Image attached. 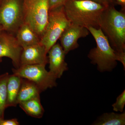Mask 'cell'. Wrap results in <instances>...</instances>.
<instances>
[{
	"label": "cell",
	"instance_id": "cell-21",
	"mask_svg": "<svg viewBox=\"0 0 125 125\" xmlns=\"http://www.w3.org/2000/svg\"><path fill=\"white\" fill-rule=\"evenodd\" d=\"M95 2L101 3L103 4L106 5L107 6L113 5L114 1L112 0H90Z\"/></svg>",
	"mask_w": 125,
	"mask_h": 125
},
{
	"label": "cell",
	"instance_id": "cell-1",
	"mask_svg": "<svg viewBox=\"0 0 125 125\" xmlns=\"http://www.w3.org/2000/svg\"><path fill=\"white\" fill-rule=\"evenodd\" d=\"M64 6L71 22L87 29L90 27L98 29L103 13L109 6L90 0H67Z\"/></svg>",
	"mask_w": 125,
	"mask_h": 125
},
{
	"label": "cell",
	"instance_id": "cell-15",
	"mask_svg": "<svg viewBox=\"0 0 125 125\" xmlns=\"http://www.w3.org/2000/svg\"><path fill=\"white\" fill-rule=\"evenodd\" d=\"M19 104L26 114L32 117L41 118L44 114V109L41 104L40 97L25 101Z\"/></svg>",
	"mask_w": 125,
	"mask_h": 125
},
{
	"label": "cell",
	"instance_id": "cell-23",
	"mask_svg": "<svg viewBox=\"0 0 125 125\" xmlns=\"http://www.w3.org/2000/svg\"><path fill=\"white\" fill-rule=\"evenodd\" d=\"M4 31L3 29V28H2V26L0 25V33L2 32V31Z\"/></svg>",
	"mask_w": 125,
	"mask_h": 125
},
{
	"label": "cell",
	"instance_id": "cell-5",
	"mask_svg": "<svg viewBox=\"0 0 125 125\" xmlns=\"http://www.w3.org/2000/svg\"><path fill=\"white\" fill-rule=\"evenodd\" d=\"M71 23L65 13L64 6L49 10L47 24L40 41L47 52Z\"/></svg>",
	"mask_w": 125,
	"mask_h": 125
},
{
	"label": "cell",
	"instance_id": "cell-20",
	"mask_svg": "<svg viewBox=\"0 0 125 125\" xmlns=\"http://www.w3.org/2000/svg\"><path fill=\"white\" fill-rule=\"evenodd\" d=\"M20 123L16 118L4 120L2 119L0 125H19Z\"/></svg>",
	"mask_w": 125,
	"mask_h": 125
},
{
	"label": "cell",
	"instance_id": "cell-9",
	"mask_svg": "<svg viewBox=\"0 0 125 125\" xmlns=\"http://www.w3.org/2000/svg\"><path fill=\"white\" fill-rule=\"evenodd\" d=\"M89 31L85 27L71 23L63 31L60 39L61 45L66 54L79 47L78 39L89 35Z\"/></svg>",
	"mask_w": 125,
	"mask_h": 125
},
{
	"label": "cell",
	"instance_id": "cell-14",
	"mask_svg": "<svg viewBox=\"0 0 125 125\" xmlns=\"http://www.w3.org/2000/svg\"><path fill=\"white\" fill-rule=\"evenodd\" d=\"M22 78L13 74L9 75L7 82L6 107H16Z\"/></svg>",
	"mask_w": 125,
	"mask_h": 125
},
{
	"label": "cell",
	"instance_id": "cell-12",
	"mask_svg": "<svg viewBox=\"0 0 125 125\" xmlns=\"http://www.w3.org/2000/svg\"><path fill=\"white\" fill-rule=\"evenodd\" d=\"M20 45L24 48L40 43V39L34 31L26 23L21 25L15 34Z\"/></svg>",
	"mask_w": 125,
	"mask_h": 125
},
{
	"label": "cell",
	"instance_id": "cell-13",
	"mask_svg": "<svg viewBox=\"0 0 125 125\" xmlns=\"http://www.w3.org/2000/svg\"><path fill=\"white\" fill-rule=\"evenodd\" d=\"M42 92L35 83L22 78L18 94V104L32 99L40 97V94Z\"/></svg>",
	"mask_w": 125,
	"mask_h": 125
},
{
	"label": "cell",
	"instance_id": "cell-11",
	"mask_svg": "<svg viewBox=\"0 0 125 125\" xmlns=\"http://www.w3.org/2000/svg\"><path fill=\"white\" fill-rule=\"evenodd\" d=\"M48 53L49 71L57 79L60 78L64 72L69 69L65 61L66 54L62 47L58 43L53 45Z\"/></svg>",
	"mask_w": 125,
	"mask_h": 125
},
{
	"label": "cell",
	"instance_id": "cell-8",
	"mask_svg": "<svg viewBox=\"0 0 125 125\" xmlns=\"http://www.w3.org/2000/svg\"><path fill=\"white\" fill-rule=\"evenodd\" d=\"M23 48L18 42L15 35L6 31L0 33V62L2 57L10 58L15 69L20 66Z\"/></svg>",
	"mask_w": 125,
	"mask_h": 125
},
{
	"label": "cell",
	"instance_id": "cell-10",
	"mask_svg": "<svg viewBox=\"0 0 125 125\" xmlns=\"http://www.w3.org/2000/svg\"><path fill=\"white\" fill-rule=\"evenodd\" d=\"M47 52L40 43L23 48L20 58V66L26 65H41L48 63Z\"/></svg>",
	"mask_w": 125,
	"mask_h": 125
},
{
	"label": "cell",
	"instance_id": "cell-19",
	"mask_svg": "<svg viewBox=\"0 0 125 125\" xmlns=\"http://www.w3.org/2000/svg\"><path fill=\"white\" fill-rule=\"evenodd\" d=\"M67 0H49V10L64 5Z\"/></svg>",
	"mask_w": 125,
	"mask_h": 125
},
{
	"label": "cell",
	"instance_id": "cell-16",
	"mask_svg": "<svg viewBox=\"0 0 125 125\" xmlns=\"http://www.w3.org/2000/svg\"><path fill=\"white\" fill-rule=\"evenodd\" d=\"M94 125H125V113L118 114L106 113L97 118L92 124Z\"/></svg>",
	"mask_w": 125,
	"mask_h": 125
},
{
	"label": "cell",
	"instance_id": "cell-18",
	"mask_svg": "<svg viewBox=\"0 0 125 125\" xmlns=\"http://www.w3.org/2000/svg\"><path fill=\"white\" fill-rule=\"evenodd\" d=\"M125 105V90L117 98L115 102L113 104V110L116 112H122Z\"/></svg>",
	"mask_w": 125,
	"mask_h": 125
},
{
	"label": "cell",
	"instance_id": "cell-7",
	"mask_svg": "<svg viewBox=\"0 0 125 125\" xmlns=\"http://www.w3.org/2000/svg\"><path fill=\"white\" fill-rule=\"evenodd\" d=\"M41 65H23L18 69H12L13 74L32 81L38 86L41 92L57 85V78Z\"/></svg>",
	"mask_w": 125,
	"mask_h": 125
},
{
	"label": "cell",
	"instance_id": "cell-24",
	"mask_svg": "<svg viewBox=\"0 0 125 125\" xmlns=\"http://www.w3.org/2000/svg\"><path fill=\"white\" fill-rule=\"evenodd\" d=\"M2 119H1V118H0V125L1 122V120H2Z\"/></svg>",
	"mask_w": 125,
	"mask_h": 125
},
{
	"label": "cell",
	"instance_id": "cell-17",
	"mask_svg": "<svg viewBox=\"0 0 125 125\" xmlns=\"http://www.w3.org/2000/svg\"><path fill=\"white\" fill-rule=\"evenodd\" d=\"M9 76L8 73L0 76V118L4 119V113L6 108L7 85Z\"/></svg>",
	"mask_w": 125,
	"mask_h": 125
},
{
	"label": "cell",
	"instance_id": "cell-2",
	"mask_svg": "<svg viewBox=\"0 0 125 125\" xmlns=\"http://www.w3.org/2000/svg\"><path fill=\"white\" fill-rule=\"evenodd\" d=\"M100 28L117 53H125V14L115 9L114 4L107 7L101 17Z\"/></svg>",
	"mask_w": 125,
	"mask_h": 125
},
{
	"label": "cell",
	"instance_id": "cell-4",
	"mask_svg": "<svg viewBox=\"0 0 125 125\" xmlns=\"http://www.w3.org/2000/svg\"><path fill=\"white\" fill-rule=\"evenodd\" d=\"M24 22L40 39L46 27L49 11V0H23Z\"/></svg>",
	"mask_w": 125,
	"mask_h": 125
},
{
	"label": "cell",
	"instance_id": "cell-6",
	"mask_svg": "<svg viewBox=\"0 0 125 125\" xmlns=\"http://www.w3.org/2000/svg\"><path fill=\"white\" fill-rule=\"evenodd\" d=\"M24 22L23 0H0V25L4 31L15 35Z\"/></svg>",
	"mask_w": 125,
	"mask_h": 125
},
{
	"label": "cell",
	"instance_id": "cell-22",
	"mask_svg": "<svg viewBox=\"0 0 125 125\" xmlns=\"http://www.w3.org/2000/svg\"><path fill=\"white\" fill-rule=\"evenodd\" d=\"M113 1H115L116 3L120 5L123 9L125 10V0H112Z\"/></svg>",
	"mask_w": 125,
	"mask_h": 125
},
{
	"label": "cell",
	"instance_id": "cell-3",
	"mask_svg": "<svg viewBox=\"0 0 125 125\" xmlns=\"http://www.w3.org/2000/svg\"><path fill=\"white\" fill-rule=\"evenodd\" d=\"M96 43V47L91 49L88 55L91 62L97 65L101 72L111 71L115 68L118 54L111 46L108 39L100 28L90 27L88 29Z\"/></svg>",
	"mask_w": 125,
	"mask_h": 125
}]
</instances>
